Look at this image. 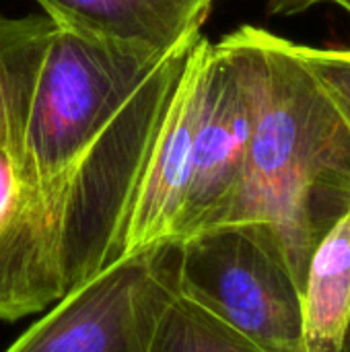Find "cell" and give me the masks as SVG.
<instances>
[{
	"instance_id": "obj_1",
	"label": "cell",
	"mask_w": 350,
	"mask_h": 352,
	"mask_svg": "<svg viewBox=\"0 0 350 352\" xmlns=\"http://www.w3.org/2000/svg\"><path fill=\"white\" fill-rule=\"evenodd\" d=\"M200 37L153 54L54 29L23 153L54 223L68 291L122 258L136 186Z\"/></svg>"
},
{
	"instance_id": "obj_2",
	"label": "cell",
	"mask_w": 350,
	"mask_h": 352,
	"mask_svg": "<svg viewBox=\"0 0 350 352\" xmlns=\"http://www.w3.org/2000/svg\"><path fill=\"white\" fill-rule=\"evenodd\" d=\"M256 39L258 113L241 184L221 225H266L303 291L316 248L350 212V128L293 41L262 27Z\"/></svg>"
},
{
	"instance_id": "obj_3",
	"label": "cell",
	"mask_w": 350,
	"mask_h": 352,
	"mask_svg": "<svg viewBox=\"0 0 350 352\" xmlns=\"http://www.w3.org/2000/svg\"><path fill=\"white\" fill-rule=\"evenodd\" d=\"M175 287L266 352H307L301 291L266 225L235 223L175 243Z\"/></svg>"
},
{
	"instance_id": "obj_4",
	"label": "cell",
	"mask_w": 350,
	"mask_h": 352,
	"mask_svg": "<svg viewBox=\"0 0 350 352\" xmlns=\"http://www.w3.org/2000/svg\"><path fill=\"white\" fill-rule=\"evenodd\" d=\"M258 93L256 27L243 25L217 43L204 37L192 173L175 243L217 227L225 219L241 184L258 113Z\"/></svg>"
},
{
	"instance_id": "obj_5",
	"label": "cell",
	"mask_w": 350,
	"mask_h": 352,
	"mask_svg": "<svg viewBox=\"0 0 350 352\" xmlns=\"http://www.w3.org/2000/svg\"><path fill=\"white\" fill-rule=\"evenodd\" d=\"M173 268L175 243L122 256L66 291L4 352H144Z\"/></svg>"
},
{
	"instance_id": "obj_6",
	"label": "cell",
	"mask_w": 350,
	"mask_h": 352,
	"mask_svg": "<svg viewBox=\"0 0 350 352\" xmlns=\"http://www.w3.org/2000/svg\"><path fill=\"white\" fill-rule=\"evenodd\" d=\"M66 291L54 223L23 142H0V322L45 311Z\"/></svg>"
},
{
	"instance_id": "obj_7",
	"label": "cell",
	"mask_w": 350,
	"mask_h": 352,
	"mask_svg": "<svg viewBox=\"0 0 350 352\" xmlns=\"http://www.w3.org/2000/svg\"><path fill=\"white\" fill-rule=\"evenodd\" d=\"M202 41L204 37L190 52L151 146L126 219L122 256L171 245L177 239V225L192 173V148L200 107Z\"/></svg>"
},
{
	"instance_id": "obj_8",
	"label": "cell",
	"mask_w": 350,
	"mask_h": 352,
	"mask_svg": "<svg viewBox=\"0 0 350 352\" xmlns=\"http://www.w3.org/2000/svg\"><path fill=\"white\" fill-rule=\"evenodd\" d=\"M60 29L167 54L200 37L217 0H35Z\"/></svg>"
},
{
	"instance_id": "obj_9",
	"label": "cell",
	"mask_w": 350,
	"mask_h": 352,
	"mask_svg": "<svg viewBox=\"0 0 350 352\" xmlns=\"http://www.w3.org/2000/svg\"><path fill=\"white\" fill-rule=\"evenodd\" d=\"M307 352H347L350 330V212L320 241L301 291Z\"/></svg>"
},
{
	"instance_id": "obj_10",
	"label": "cell",
	"mask_w": 350,
	"mask_h": 352,
	"mask_svg": "<svg viewBox=\"0 0 350 352\" xmlns=\"http://www.w3.org/2000/svg\"><path fill=\"white\" fill-rule=\"evenodd\" d=\"M56 25L0 12V142H23L39 70Z\"/></svg>"
},
{
	"instance_id": "obj_11",
	"label": "cell",
	"mask_w": 350,
	"mask_h": 352,
	"mask_svg": "<svg viewBox=\"0 0 350 352\" xmlns=\"http://www.w3.org/2000/svg\"><path fill=\"white\" fill-rule=\"evenodd\" d=\"M144 352L266 351L173 285L155 314Z\"/></svg>"
},
{
	"instance_id": "obj_12",
	"label": "cell",
	"mask_w": 350,
	"mask_h": 352,
	"mask_svg": "<svg viewBox=\"0 0 350 352\" xmlns=\"http://www.w3.org/2000/svg\"><path fill=\"white\" fill-rule=\"evenodd\" d=\"M293 52L350 128V50L293 43Z\"/></svg>"
},
{
	"instance_id": "obj_13",
	"label": "cell",
	"mask_w": 350,
	"mask_h": 352,
	"mask_svg": "<svg viewBox=\"0 0 350 352\" xmlns=\"http://www.w3.org/2000/svg\"><path fill=\"white\" fill-rule=\"evenodd\" d=\"M318 4H334L350 14V0H268V14L272 16H295Z\"/></svg>"
},
{
	"instance_id": "obj_14",
	"label": "cell",
	"mask_w": 350,
	"mask_h": 352,
	"mask_svg": "<svg viewBox=\"0 0 350 352\" xmlns=\"http://www.w3.org/2000/svg\"><path fill=\"white\" fill-rule=\"evenodd\" d=\"M347 352H350V330H349V338H347Z\"/></svg>"
}]
</instances>
